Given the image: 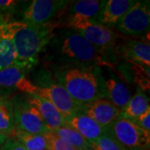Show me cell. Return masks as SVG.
Masks as SVG:
<instances>
[{"instance_id":"cell-1","label":"cell","mask_w":150,"mask_h":150,"mask_svg":"<svg viewBox=\"0 0 150 150\" xmlns=\"http://www.w3.org/2000/svg\"><path fill=\"white\" fill-rule=\"evenodd\" d=\"M43 59L50 67L71 66L90 69L96 67L112 68L98 50L79 33L69 28H57L43 48Z\"/></svg>"},{"instance_id":"cell-2","label":"cell","mask_w":150,"mask_h":150,"mask_svg":"<svg viewBox=\"0 0 150 150\" xmlns=\"http://www.w3.org/2000/svg\"><path fill=\"white\" fill-rule=\"evenodd\" d=\"M51 74L71 98L82 106L106 98L104 80L100 67L90 69L71 66L52 67Z\"/></svg>"},{"instance_id":"cell-3","label":"cell","mask_w":150,"mask_h":150,"mask_svg":"<svg viewBox=\"0 0 150 150\" xmlns=\"http://www.w3.org/2000/svg\"><path fill=\"white\" fill-rule=\"evenodd\" d=\"M55 29L53 21L39 26L19 22L12 35L16 53L15 64L25 71L34 69L39 61L40 54L51 39Z\"/></svg>"},{"instance_id":"cell-4","label":"cell","mask_w":150,"mask_h":150,"mask_svg":"<svg viewBox=\"0 0 150 150\" xmlns=\"http://www.w3.org/2000/svg\"><path fill=\"white\" fill-rule=\"evenodd\" d=\"M31 82L34 85L33 94L51 103L66 121L82 111L83 106L74 100L64 88L55 81L49 70L46 69L38 70Z\"/></svg>"},{"instance_id":"cell-5","label":"cell","mask_w":150,"mask_h":150,"mask_svg":"<svg viewBox=\"0 0 150 150\" xmlns=\"http://www.w3.org/2000/svg\"><path fill=\"white\" fill-rule=\"evenodd\" d=\"M69 29L74 30L79 33L88 43L95 47L103 59L113 69L111 58L112 56L118 58L114 52V48L119 35L112 30V28L97 22L83 21L72 25Z\"/></svg>"},{"instance_id":"cell-6","label":"cell","mask_w":150,"mask_h":150,"mask_svg":"<svg viewBox=\"0 0 150 150\" xmlns=\"http://www.w3.org/2000/svg\"><path fill=\"white\" fill-rule=\"evenodd\" d=\"M104 131L125 150H139L149 147L150 132L139 128L122 112Z\"/></svg>"},{"instance_id":"cell-7","label":"cell","mask_w":150,"mask_h":150,"mask_svg":"<svg viewBox=\"0 0 150 150\" xmlns=\"http://www.w3.org/2000/svg\"><path fill=\"white\" fill-rule=\"evenodd\" d=\"M11 102L13 108L15 129L42 135L49 131L39 112L25 99L23 94L13 96Z\"/></svg>"},{"instance_id":"cell-8","label":"cell","mask_w":150,"mask_h":150,"mask_svg":"<svg viewBox=\"0 0 150 150\" xmlns=\"http://www.w3.org/2000/svg\"><path fill=\"white\" fill-rule=\"evenodd\" d=\"M63 21L54 22L57 28H69L77 23L91 21L100 23L103 8L106 1L80 0L71 2Z\"/></svg>"},{"instance_id":"cell-9","label":"cell","mask_w":150,"mask_h":150,"mask_svg":"<svg viewBox=\"0 0 150 150\" xmlns=\"http://www.w3.org/2000/svg\"><path fill=\"white\" fill-rule=\"evenodd\" d=\"M150 23L149 2L136 1L116 24L118 30L124 35L140 36L149 32Z\"/></svg>"},{"instance_id":"cell-10","label":"cell","mask_w":150,"mask_h":150,"mask_svg":"<svg viewBox=\"0 0 150 150\" xmlns=\"http://www.w3.org/2000/svg\"><path fill=\"white\" fill-rule=\"evenodd\" d=\"M63 0H33L23 13V20L28 25H44L53 21L69 4Z\"/></svg>"},{"instance_id":"cell-11","label":"cell","mask_w":150,"mask_h":150,"mask_svg":"<svg viewBox=\"0 0 150 150\" xmlns=\"http://www.w3.org/2000/svg\"><path fill=\"white\" fill-rule=\"evenodd\" d=\"M26 71L18 65L13 64L0 71V97L8 98L16 91L33 94L34 85L26 78Z\"/></svg>"},{"instance_id":"cell-12","label":"cell","mask_w":150,"mask_h":150,"mask_svg":"<svg viewBox=\"0 0 150 150\" xmlns=\"http://www.w3.org/2000/svg\"><path fill=\"white\" fill-rule=\"evenodd\" d=\"M114 52L127 63L150 66V44L147 40L123 39L116 43Z\"/></svg>"},{"instance_id":"cell-13","label":"cell","mask_w":150,"mask_h":150,"mask_svg":"<svg viewBox=\"0 0 150 150\" xmlns=\"http://www.w3.org/2000/svg\"><path fill=\"white\" fill-rule=\"evenodd\" d=\"M81 112L90 117L105 129L117 119L121 111L108 99L100 98L83 106Z\"/></svg>"},{"instance_id":"cell-14","label":"cell","mask_w":150,"mask_h":150,"mask_svg":"<svg viewBox=\"0 0 150 150\" xmlns=\"http://www.w3.org/2000/svg\"><path fill=\"white\" fill-rule=\"evenodd\" d=\"M107 69L109 73L108 78L105 79L103 77L106 98L122 112L131 98L130 92L125 83L118 75L112 72V69L107 68Z\"/></svg>"},{"instance_id":"cell-15","label":"cell","mask_w":150,"mask_h":150,"mask_svg":"<svg viewBox=\"0 0 150 150\" xmlns=\"http://www.w3.org/2000/svg\"><path fill=\"white\" fill-rule=\"evenodd\" d=\"M25 99L37 109L46 126L54 131L66 125V120L59 110L48 100L35 94H23Z\"/></svg>"},{"instance_id":"cell-16","label":"cell","mask_w":150,"mask_h":150,"mask_svg":"<svg viewBox=\"0 0 150 150\" xmlns=\"http://www.w3.org/2000/svg\"><path fill=\"white\" fill-rule=\"evenodd\" d=\"M19 21H11L0 25V71L15 64L16 53L12 35Z\"/></svg>"},{"instance_id":"cell-17","label":"cell","mask_w":150,"mask_h":150,"mask_svg":"<svg viewBox=\"0 0 150 150\" xmlns=\"http://www.w3.org/2000/svg\"><path fill=\"white\" fill-rule=\"evenodd\" d=\"M66 124L74 129L89 144L96 141L104 134V129L83 112H79L66 121Z\"/></svg>"},{"instance_id":"cell-18","label":"cell","mask_w":150,"mask_h":150,"mask_svg":"<svg viewBox=\"0 0 150 150\" xmlns=\"http://www.w3.org/2000/svg\"><path fill=\"white\" fill-rule=\"evenodd\" d=\"M132 0H108L103 8L100 23L108 27L116 25L123 15L134 5Z\"/></svg>"},{"instance_id":"cell-19","label":"cell","mask_w":150,"mask_h":150,"mask_svg":"<svg viewBox=\"0 0 150 150\" xmlns=\"http://www.w3.org/2000/svg\"><path fill=\"white\" fill-rule=\"evenodd\" d=\"M149 108H150L149 97H147L145 92L138 88L135 94L130 98L129 103L121 112L125 117L134 121Z\"/></svg>"},{"instance_id":"cell-20","label":"cell","mask_w":150,"mask_h":150,"mask_svg":"<svg viewBox=\"0 0 150 150\" xmlns=\"http://www.w3.org/2000/svg\"><path fill=\"white\" fill-rule=\"evenodd\" d=\"M15 129L13 108L9 98L0 97V133L8 138L13 135Z\"/></svg>"},{"instance_id":"cell-21","label":"cell","mask_w":150,"mask_h":150,"mask_svg":"<svg viewBox=\"0 0 150 150\" xmlns=\"http://www.w3.org/2000/svg\"><path fill=\"white\" fill-rule=\"evenodd\" d=\"M53 132L61 139L71 145L75 150H91L90 144L79 132L67 124Z\"/></svg>"},{"instance_id":"cell-22","label":"cell","mask_w":150,"mask_h":150,"mask_svg":"<svg viewBox=\"0 0 150 150\" xmlns=\"http://www.w3.org/2000/svg\"><path fill=\"white\" fill-rule=\"evenodd\" d=\"M13 134H14V139L27 150H48L44 135L29 134L18 129H14Z\"/></svg>"},{"instance_id":"cell-23","label":"cell","mask_w":150,"mask_h":150,"mask_svg":"<svg viewBox=\"0 0 150 150\" xmlns=\"http://www.w3.org/2000/svg\"><path fill=\"white\" fill-rule=\"evenodd\" d=\"M91 150H125L106 132L96 141L90 144Z\"/></svg>"},{"instance_id":"cell-24","label":"cell","mask_w":150,"mask_h":150,"mask_svg":"<svg viewBox=\"0 0 150 150\" xmlns=\"http://www.w3.org/2000/svg\"><path fill=\"white\" fill-rule=\"evenodd\" d=\"M21 2L13 0H0V15L6 22L15 21L13 16L15 15L18 6Z\"/></svg>"},{"instance_id":"cell-25","label":"cell","mask_w":150,"mask_h":150,"mask_svg":"<svg viewBox=\"0 0 150 150\" xmlns=\"http://www.w3.org/2000/svg\"><path fill=\"white\" fill-rule=\"evenodd\" d=\"M48 150H75L71 145L61 139L53 131L49 130L44 134Z\"/></svg>"},{"instance_id":"cell-26","label":"cell","mask_w":150,"mask_h":150,"mask_svg":"<svg viewBox=\"0 0 150 150\" xmlns=\"http://www.w3.org/2000/svg\"><path fill=\"white\" fill-rule=\"evenodd\" d=\"M133 122L142 129L150 132V108H149L139 118L134 119Z\"/></svg>"},{"instance_id":"cell-27","label":"cell","mask_w":150,"mask_h":150,"mask_svg":"<svg viewBox=\"0 0 150 150\" xmlns=\"http://www.w3.org/2000/svg\"><path fill=\"white\" fill-rule=\"evenodd\" d=\"M0 150H27L15 139H8L0 147Z\"/></svg>"},{"instance_id":"cell-28","label":"cell","mask_w":150,"mask_h":150,"mask_svg":"<svg viewBox=\"0 0 150 150\" xmlns=\"http://www.w3.org/2000/svg\"><path fill=\"white\" fill-rule=\"evenodd\" d=\"M7 139H8V137L5 136L4 134H2V133H0V147L5 143V141Z\"/></svg>"},{"instance_id":"cell-29","label":"cell","mask_w":150,"mask_h":150,"mask_svg":"<svg viewBox=\"0 0 150 150\" xmlns=\"http://www.w3.org/2000/svg\"><path fill=\"white\" fill-rule=\"evenodd\" d=\"M8 23V22H6L2 17H1V15H0V25H2L3 23Z\"/></svg>"},{"instance_id":"cell-30","label":"cell","mask_w":150,"mask_h":150,"mask_svg":"<svg viewBox=\"0 0 150 150\" xmlns=\"http://www.w3.org/2000/svg\"><path fill=\"white\" fill-rule=\"evenodd\" d=\"M139 150H149V148H146V149H139Z\"/></svg>"}]
</instances>
